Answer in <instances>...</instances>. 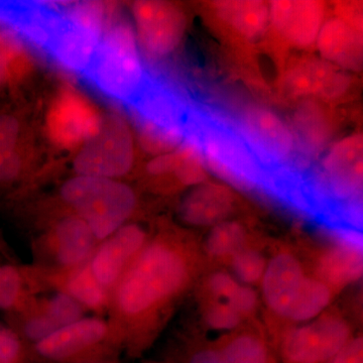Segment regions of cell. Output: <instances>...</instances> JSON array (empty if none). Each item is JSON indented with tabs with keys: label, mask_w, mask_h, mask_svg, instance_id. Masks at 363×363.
<instances>
[{
	"label": "cell",
	"mask_w": 363,
	"mask_h": 363,
	"mask_svg": "<svg viewBox=\"0 0 363 363\" xmlns=\"http://www.w3.org/2000/svg\"><path fill=\"white\" fill-rule=\"evenodd\" d=\"M327 363H363L362 337H352L350 342Z\"/></svg>",
	"instance_id": "e575fe53"
},
{
	"label": "cell",
	"mask_w": 363,
	"mask_h": 363,
	"mask_svg": "<svg viewBox=\"0 0 363 363\" xmlns=\"http://www.w3.org/2000/svg\"><path fill=\"white\" fill-rule=\"evenodd\" d=\"M32 62L25 40L13 30H0V86L18 84L30 70Z\"/></svg>",
	"instance_id": "484cf974"
},
{
	"label": "cell",
	"mask_w": 363,
	"mask_h": 363,
	"mask_svg": "<svg viewBox=\"0 0 363 363\" xmlns=\"http://www.w3.org/2000/svg\"><path fill=\"white\" fill-rule=\"evenodd\" d=\"M61 195L97 240H104L123 227L136 207L135 191L113 179L78 175L64 184Z\"/></svg>",
	"instance_id": "3957f363"
},
{
	"label": "cell",
	"mask_w": 363,
	"mask_h": 363,
	"mask_svg": "<svg viewBox=\"0 0 363 363\" xmlns=\"http://www.w3.org/2000/svg\"><path fill=\"white\" fill-rule=\"evenodd\" d=\"M106 333L104 322L96 319L78 320L60 327L54 333L37 343L43 357L60 359L101 340Z\"/></svg>",
	"instance_id": "44dd1931"
},
{
	"label": "cell",
	"mask_w": 363,
	"mask_h": 363,
	"mask_svg": "<svg viewBox=\"0 0 363 363\" xmlns=\"http://www.w3.org/2000/svg\"><path fill=\"white\" fill-rule=\"evenodd\" d=\"M140 49L152 58H164L181 45L187 30V16L178 4L140 0L131 7Z\"/></svg>",
	"instance_id": "30bf717a"
},
{
	"label": "cell",
	"mask_w": 363,
	"mask_h": 363,
	"mask_svg": "<svg viewBox=\"0 0 363 363\" xmlns=\"http://www.w3.org/2000/svg\"><path fill=\"white\" fill-rule=\"evenodd\" d=\"M82 75L102 94L123 104H130L142 92L150 77L128 21H109Z\"/></svg>",
	"instance_id": "7a4b0ae2"
},
{
	"label": "cell",
	"mask_w": 363,
	"mask_h": 363,
	"mask_svg": "<svg viewBox=\"0 0 363 363\" xmlns=\"http://www.w3.org/2000/svg\"><path fill=\"white\" fill-rule=\"evenodd\" d=\"M135 138L121 114H102L97 130L78 149L73 167L79 176L116 179L128 175L135 164Z\"/></svg>",
	"instance_id": "52a82bcc"
},
{
	"label": "cell",
	"mask_w": 363,
	"mask_h": 363,
	"mask_svg": "<svg viewBox=\"0 0 363 363\" xmlns=\"http://www.w3.org/2000/svg\"><path fill=\"white\" fill-rule=\"evenodd\" d=\"M202 316L207 328L215 331L240 330L247 321L231 306L225 303L201 302Z\"/></svg>",
	"instance_id": "f1b7e54d"
},
{
	"label": "cell",
	"mask_w": 363,
	"mask_h": 363,
	"mask_svg": "<svg viewBox=\"0 0 363 363\" xmlns=\"http://www.w3.org/2000/svg\"><path fill=\"white\" fill-rule=\"evenodd\" d=\"M56 235L60 262L67 266L82 262L94 245V234L80 217H67L60 222Z\"/></svg>",
	"instance_id": "d4e9b609"
},
{
	"label": "cell",
	"mask_w": 363,
	"mask_h": 363,
	"mask_svg": "<svg viewBox=\"0 0 363 363\" xmlns=\"http://www.w3.org/2000/svg\"><path fill=\"white\" fill-rule=\"evenodd\" d=\"M279 88L286 98L318 100L324 104L340 101L352 86L348 72L314 55L296 57L286 65Z\"/></svg>",
	"instance_id": "9c48e42d"
},
{
	"label": "cell",
	"mask_w": 363,
	"mask_h": 363,
	"mask_svg": "<svg viewBox=\"0 0 363 363\" xmlns=\"http://www.w3.org/2000/svg\"><path fill=\"white\" fill-rule=\"evenodd\" d=\"M266 341L252 331H240L219 345L198 351L190 363H267Z\"/></svg>",
	"instance_id": "7402d4cb"
},
{
	"label": "cell",
	"mask_w": 363,
	"mask_h": 363,
	"mask_svg": "<svg viewBox=\"0 0 363 363\" xmlns=\"http://www.w3.org/2000/svg\"><path fill=\"white\" fill-rule=\"evenodd\" d=\"M307 274L302 260L290 250H279L269 257L259 286L260 298L272 319L284 323Z\"/></svg>",
	"instance_id": "4fadbf2b"
},
{
	"label": "cell",
	"mask_w": 363,
	"mask_h": 363,
	"mask_svg": "<svg viewBox=\"0 0 363 363\" xmlns=\"http://www.w3.org/2000/svg\"><path fill=\"white\" fill-rule=\"evenodd\" d=\"M267 260L262 248L257 247L253 241L236 253L226 267L240 283L255 288L259 286L262 281Z\"/></svg>",
	"instance_id": "83f0119b"
},
{
	"label": "cell",
	"mask_w": 363,
	"mask_h": 363,
	"mask_svg": "<svg viewBox=\"0 0 363 363\" xmlns=\"http://www.w3.org/2000/svg\"><path fill=\"white\" fill-rule=\"evenodd\" d=\"M285 330L281 351L291 363H327L353 337L350 322L332 311Z\"/></svg>",
	"instance_id": "ba28073f"
},
{
	"label": "cell",
	"mask_w": 363,
	"mask_h": 363,
	"mask_svg": "<svg viewBox=\"0 0 363 363\" xmlns=\"http://www.w3.org/2000/svg\"><path fill=\"white\" fill-rule=\"evenodd\" d=\"M363 138L362 133L345 136L327 150L306 191L319 205L340 208L359 204L362 194Z\"/></svg>",
	"instance_id": "277c9868"
},
{
	"label": "cell",
	"mask_w": 363,
	"mask_h": 363,
	"mask_svg": "<svg viewBox=\"0 0 363 363\" xmlns=\"http://www.w3.org/2000/svg\"><path fill=\"white\" fill-rule=\"evenodd\" d=\"M362 267L359 247L350 243H339L320 252L312 274L338 294L362 278Z\"/></svg>",
	"instance_id": "d6986e66"
},
{
	"label": "cell",
	"mask_w": 363,
	"mask_h": 363,
	"mask_svg": "<svg viewBox=\"0 0 363 363\" xmlns=\"http://www.w3.org/2000/svg\"><path fill=\"white\" fill-rule=\"evenodd\" d=\"M101 116L82 93L65 87L56 95L48 111L45 130L52 145L59 149H79L97 130Z\"/></svg>",
	"instance_id": "8fae6325"
},
{
	"label": "cell",
	"mask_w": 363,
	"mask_h": 363,
	"mask_svg": "<svg viewBox=\"0 0 363 363\" xmlns=\"http://www.w3.org/2000/svg\"><path fill=\"white\" fill-rule=\"evenodd\" d=\"M98 250L90 267L102 286L113 283L124 264L140 252L145 245V233L140 226L130 224L121 227Z\"/></svg>",
	"instance_id": "ac0fdd59"
},
{
	"label": "cell",
	"mask_w": 363,
	"mask_h": 363,
	"mask_svg": "<svg viewBox=\"0 0 363 363\" xmlns=\"http://www.w3.org/2000/svg\"><path fill=\"white\" fill-rule=\"evenodd\" d=\"M337 295L311 274H307L284 320L286 328L307 323L327 311Z\"/></svg>",
	"instance_id": "603a6c76"
},
{
	"label": "cell",
	"mask_w": 363,
	"mask_h": 363,
	"mask_svg": "<svg viewBox=\"0 0 363 363\" xmlns=\"http://www.w3.org/2000/svg\"><path fill=\"white\" fill-rule=\"evenodd\" d=\"M320 58L342 70L359 71L362 64V30L340 16L324 21L316 43Z\"/></svg>",
	"instance_id": "2e32d148"
},
{
	"label": "cell",
	"mask_w": 363,
	"mask_h": 363,
	"mask_svg": "<svg viewBox=\"0 0 363 363\" xmlns=\"http://www.w3.org/2000/svg\"><path fill=\"white\" fill-rule=\"evenodd\" d=\"M69 291L77 302L88 307H98L104 303V289L90 267H86L74 276L69 283Z\"/></svg>",
	"instance_id": "f546056e"
},
{
	"label": "cell",
	"mask_w": 363,
	"mask_h": 363,
	"mask_svg": "<svg viewBox=\"0 0 363 363\" xmlns=\"http://www.w3.org/2000/svg\"><path fill=\"white\" fill-rule=\"evenodd\" d=\"M252 242L253 238L245 224L228 219L210 228L203 248L209 262L226 267L236 253Z\"/></svg>",
	"instance_id": "cb8c5ba5"
},
{
	"label": "cell",
	"mask_w": 363,
	"mask_h": 363,
	"mask_svg": "<svg viewBox=\"0 0 363 363\" xmlns=\"http://www.w3.org/2000/svg\"><path fill=\"white\" fill-rule=\"evenodd\" d=\"M58 328L59 327L49 316L37 317L30 320L26 324L25 333L28 338L40 342L43 339L54 333Z\"/></svg>",
	"instance_id": "d6a6232c"
},
{
	"label": "cell",
	"mask_w": 363,
	"mask_h": 363,
	"mask_svg": "<svg viewBox=\"0 0 363 363\" xmlns=\"http://www.w3.org/2000/svg\"><path fill=\"white\" fill-rule=\"evenodd\" d=\"M193 260L183 250L155 242L142 250L118 291V304L125 314L142 315L182 292L193 274Z\"/></svg>",
	"instance_id": "6da1fadb"
},
{
	"label": "cell",
	"mask_w": 363,
	"mask_h": 363,
	"mask_svg": "<svg viewBox=\"0 0 363 363\" xmlns=\"http://www.w3.org/2000/svg\"><path fill=\"white\" fill-rule=\"evenodd\" d=\"M293 114L291 130L298 157L311 162L325 150L335 131V118L324 102L302 100Z\"/></svg>",
	"instance_id": "9a60e30c"
},
{
	"label": "cell",
	"mask_w": 363,
	"mask_h": 363,
	"mask_svg": "<svg viewBox=\"0 0 363 363\" xmlns=\"http://www.w3.org/2000/svg\"><path fill=\"white\" fill-rule=\"evenodd\" d=\"M20 348V341L13 332L0 326V363H13Z\"/></svg>",
	"instance_id": "836d02e7"
},
{
	"label": "cell",
	"mask_w": 363,
	"mask_h": 363,
	"mask_svg": "<svg viewBox=\"0 0 363 363\" xmlns=\"http://www.w3.org/2000/svg\"><path fill=\"white\" fill-rule=\"evenodd\" d=\"M236 207V196L228 186L206 181L195 186L182 199L178 213L184 223L199 228L228 220Z\"/></svg>",
	"instance_id": "5bb4252c"
},
{
	"label": "cell",
	"mask_w": 363,
	"mask_h": 363,
	"mask_svg": "<svg viewBox=\"0 0 363 363\" xmlns=\"http://www.w3.org/2000/svg\"><path fill=\"white\" fill-rule=\"evenodd\" d=\"M111 18L99 2L61 6V18L45 52L66 70L82 74Z\"/></svg>",
	"instance_id": "5b68a950"
},
{
	"label": "cell",
	"mask_w": 363,
	"mask_h": 363,
	"mask_svg": "<svg viewBox=\"0 0 363 363\" xmlns=\"http://www.w3.org/2000/svg\"><path fill=\"white\" fill-rule=\"evenodd\" d=\"M21 290L18 272L11 266H0V309H9L18 300Z\"/></svg>",
	"instance_id": "1f68e13d"
},
{
	"label": "cell",
	"mask_w": 363,
	"mask_h": 363,
	"mask_svg": "<svg viewBox=\"0 0 363 363\" xmlns=\"http://www.w3.org/2000/svg\"><path fill=\"white\" fill-rule=\"evenodd\" d=\"M215 20L231 35L247 43H255L269 28V6L259 0H223L212 2Z\"/></svg>",
	"instance_id": "e0dca14e"
},
{
	"label": "cell",
	"mask_w": 363,
	"mask_h": 363,
	"mask_svg": "<svg viewBox=\"0 0 363 363\" xmlns=\"http://www.w3.org/2000/svg\"><path fill=\"white\" fill-rule=\"evenodd\" d=\"M269 28L281 42L298 50L316 43L326 6L315 0H276L269 4Z\"/></svg>",
	"instance_id": "7c38bea8"
},
{
	"label": "cell",
	"mask_w": 363,
	"mask_h": 363,
	"mask_svg": "<svg viewBox=\"0 0 363 363\" xmlns=\"http://www.w3.org/2000/svg\"><path fill=\"white\" fill-rule=\"evenodd\" d=\"M230 126L264 172L289 174L297 161L291 126L277 112L260 105H247L234 114Z\"/></svg>",
	"instance_id": "8992f818"
},
{
	"label": "cell",
	"mask_w": 363,
	"mask_h": 363,
	"mask_svg": "<svg viewBox=\"0 0 363 363\" xmlns=\"http://www.w3.org/2000/svg\"><path fill=\"white\" fill-rule=\"evenodd\" d=\"M57 326L63 327L80 320L81 307L77 301L66 294H59L52 298L49 314Z\"/></svg>",
	"instance_id": "4dcf8cb0"
},
{
	"label": "cell",
	"mask_w": 363,
	"mask_h": 363,
	"mask_svg": "<svg viewBox=\"0 0 363 363\" xmlns=\"http://www.w3.org/2000/svg\"><path fill=\"white\" fill-rule=\"evenodd\" d=\"M201 302L213 301L228 304L248 321L257 314L259 307V294L252 286L240 283L226 269L208 274L202 284Z\"/></svg>",
	"instance_id": "ffe728a7"
},
{
	"label": "cell",
	"mask_w": 363,
	"mask_h": 363,
	"mask_svg": "<svg viewBox=\"0 0 363 363\" xmlns=\"http://www.w3.org/2000/svg\"><path fill=\"white\" fill-rule=\"evenodd\" d=\"M21 125L16 116L0 114V183L18 178L23 169Z\"/></svg>",
	"instance_id": "4316f807"
}]
</instances>
